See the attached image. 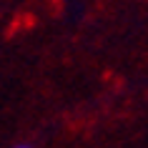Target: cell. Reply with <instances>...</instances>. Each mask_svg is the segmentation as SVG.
I'll list each match as a JSON object with an SVG mask.
<instances>
[{
	"instance_id": "6da1fadb",
	"label": "cell",
	"mask_w": 148,
	"mask_h": 148,
	"mask_svg": "<svg viewBox=\"0 0 148 148\" xmlns=\"http://www.w3.org/2000/svg\"><path fill=\"white\" fill-rule=\"evenodd\" d=\"M10 148H33V143H28V140H18L15 146H10Z\"/></svg>"
}]
</instances>
